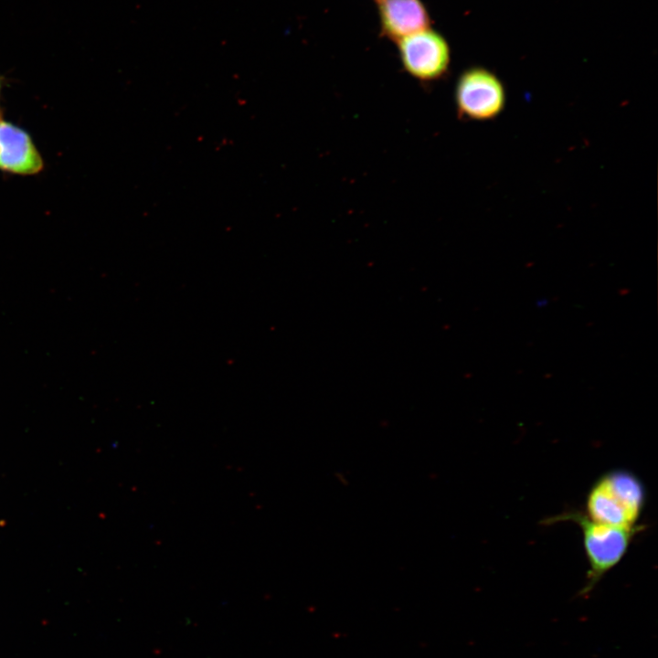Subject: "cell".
<instances>
[{
	"label": "cell",
	"mask_w": 658,
	"mask_h": 658,
	"mask_svg": "<svg viewBox=\"0 0 658 658\" xmlns=\"http://www.w3.org/2000/svg\"><path fill=\"white\" fill-rule=\"evenodd\" d=\"M405 72L422 84L436 82L448 73L451 48L446 38L429 27L396 42Z\"/></svg>",
	"instance_id": "277c9868"
},
{
	"label": "cell",
	"mask_w": 658,
	"mask_h": 658,
	"mask_svg": "<svg viewBox=\"0 0 658 658\" xmlns=\"http://www.w3.org/2000/svg\"><path fill=\"white\" fill-rule=\"evenodd\" d=\"M380 34L397 42L430 27V14L422 0H375Z\"/></svg>",
	"instance_id": "8992f818"
},
{
	"label": "cell",
	"mask_w": 658,
	"mask_h": 658,
	"mask_svg": "<svg viewBox=\"0 0 658 658\" xmlns=\"http://www.w3.org/2000/svg\"><path fill=\"white\" fill-rule=\"evenodd\" d=\"M645 493L641 481L625 471H613L601 476L587 497V516L603 525L632 528L644 504Z\"/></svg>",
	"instance_id": "6da1fadb"
},
{
	"label": "cell",
	"mask_w": 658,
	"mask_h": 658,
	"mask_svg": "<svg viewBox=\"0 0 658 658\" xmlns=\"http://www.w3.org/2000/svg\"><path fill=\"white\" fill-rule=\"evenodd\" d=\"M43 168V158L28 133L0 118V171L33 175Z\"/></svg>",
	"instance_id": "5b68a950"
},
{
	"label": "cell",
	"mask_w": 658,
	"mask_h": 658,
	"mask_svg": "<svg viewBox=\"0 0 658 658\" xmlns=\"http://www.w3.org/2000/svg\"><path fill=\"white\" fill-rule=\"evenodd\" d=\"M505 100L502 81L484 68H469L457 80L454 102L462 119L482 122L495 118L504 110Z\"/></svg>",
	"instance_id": "3957f363"
},
{
	"label": "cell",
	"mask_w": 658,
	"mask_h": 658,
	"mask_svg": "<svg viewBox=\"0 0 658 658\" xmlns=\"http://www.w3.org/2000/svg\"><path fill=\"white\" fill-rule=\"evenodd\" d=\"M2 87H3V78L0 75V96H1Z\"/></svg>",
	"instance_id": "52a82bcc"
},
{
	"label": "cell",
	"mask_w": 658,
	"mask_h": 658,
	"mask_svg": "<svg viewBox=\"0 0 658 658\" xmlns=\"http://www.w3.org/2000/svg\"><path fill=\"white\" fill-rule=\"evenodd\" d=\"M557 520H571L582 530L584 547L589 569L587 582L579 594H589L600 579L616 566L625 555L637 529L614 527L589 519L579 512H568Z\"/></svg>",
	"instance_id": "7a4b0ae2"
}]
</instances>
